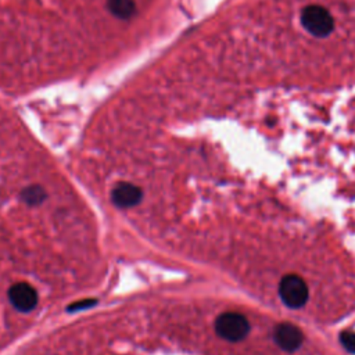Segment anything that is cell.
Returning a JSON list of instances; mask_svg holds the SVG:
<instances>
[{"label": "cell", "instance_id": "obj_1", "mask_svg": "<svg viewBox=\"0 0 355 355\" xmlns=\"http://www.w3.org/2000/svg\"><path fill=\"white\" fill-rule=\"evenodd\" d=\"M301 24L306 32L316 37H326L334 28V21L330 12L318 4L306 6L301 11Z\"/></svg>", "mask_w": 355, "mask_h": 355}, {"label": "cell", "instance_id": "obj_2", "mask_svg": "<svg viewBox=\"0 0 355 355\" xmlns=\"http://www.w3.org/2000/svg\"><path fill=\"white\" fill-rule=\"evenodd\" d=\"M215 331L220 338L237 343L248 334L250 323L247 318L241 313L225 312L216 318Z\"/></svg>", "mask_w": 355, "mask_h": 355}, {"label": "cell", "instance_id": "obj_3", "mask_svg": "<svg viewBox=\"0 0 355 355\" xmlns=\"http://www.w3.org/2000/svg\"><path fill=\"white\" fill-rule=\"evenodd\" d=\"M279 295L288 308L297 309L308 300V286L298 275H286L280 280Z\"/></svg>", "mask_w": 355, "mask_h": 355}, {"label": "cell", "instance_id": "obj_4", "mask_svg": "<svg viewBox=\"0 0 355 355\" xmlns=\"http://www.w3.org/2000/svg\"><path fill=\"white\" fill-rule=\"evenodd\" d=\"M10 302L19 312H31L37 305V293L36 290L25 282L15 283L8 290Z\"/></svg>", "mask_w": 355, "mask_h": 355}, {"label": "cell", "instance_id": "obj_5", "mask_svg": "<svg viewBox=\"0 0 355 355\" xmlns=\"http://www.w3.org/2000/svg\"><path fill=\"white\" fill-rule=\"evenodd\" d=\"M273 338L282 349L293 352V351L300 348V345L302 344L304 336H302V331L295 324H293V323H280L275 329Z\"/></svg>", "mask_w": 355, "mask_h": 355}, {"label": "cell", "instance_id": "obj_6", "mask_svg": "<svg viewBox=\"0 0 355 355\" xmlns=\"http://www.w3.org/2000/svg\"><path fill=\"white\" fill-rule=\"evenodd\" d=\"M141 196V189L128 182H119L111 191V200L119 208L135 207L140 202Z\"/></svg>", "mask_w": 355, "mask_h": 355}, {"label": "cell", "instance_id": "obj_7", "mask_svg": "<svg viewBox=\"0 0 355 355\" xmlns=\"http://www.w3.org/2000/svg\"><path fill=\"white\" fill-rule=\"evenodd\" d=\"M107 7L112 15L121 19H129L136 14V3L133 0H108Z\"/></svg>", "mask_w": 355, "mask_h": 355}, {"label": "cell", "instance_id": "obj_8", "mask_svg": "<svg viewBox=\"0 0 355 355\" xmlns=\"http://www.w3.org/2000/svg\"><path fill=\"white\" fill-rule=\"evenodd\" d=\"M21 197L28 205H39L46 200L47 194H46L44 189L42 186L32 184V186H28L22 190Z\"/></svg>", "mask_w": 355, "mask_h": 355}, {"label": "cell", "instance_id": "obj_9", "mask_svg": "<svg viewBox=\"0 0 355 355\" xmlns=\"http://www.w3.org/2000/svg\"><path fill=\"white\" fill-rule=\"evenodd\" d=\"M340 341L348 352L355 354V333L354 331H343L340 334Z\"/></svg>", "mask_w": 355, "mask_h": 355}, {"label": "cell", "instance_id": "obj_10", "mask_svg": "<svg viewBox=\"0 0 355 355\" xmlns=\"http://www.w3.org/2000/svg\"><path fill=\"white\" fill-rule=\"evenodd\" d=\"M96 302H97L96 300H87V301H80V302H76V304H71L68 311H76V309H82V308H86V306H92Z\"/></svg>", "mask_w": 355, "mask_h": 355}]
</instances>
